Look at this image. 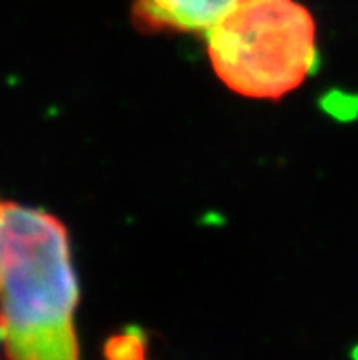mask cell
I'll use <instances>...</instances> for the list:
<instances>
[{"label":"cell","mask_w":358,"mask_h":360,"mask_svg":"<svg viewBox=\"0 0 358 360\" xmlns=\"http://www.w3.org/2000/svg\"><path fill=\"white\" fill-rule=\"evenodd\" d=\"M79 285L68 231L50 212L4 203L0 218V342L8 360H79Z\"/></svg>","instance_id":"1"},{"label":"cell","mask_w":358,"mask_h":360,"mask_svg":"<svg viewBox=\"0 0 358 360\" xmlns=\"http://www.w3.org/2000/svg\"><path fill=\"white\" fill-rule=\"evenodd\" d=\"M214 72L252 99H280L317 70V26L295 0H243L207 32Z\"/></svg>","instance_id":"2"},{"label":"cell","mask_w":358,"mask_h":360,"mask_svg":"<svg viewBox=\"0 0 358 360\" xmlns=\"http://www.w3.org/2000/svg\"><path fill=\"white\" fill-rule=\"evenodd\" d=\"M243 0H132V17L145 32H209Z\"/></svg>","instance_id":"3"},{"label":"cell","mask_w":358,"mask_h":360,"mask_svg":"<svg viewBox=\"0 0 358 360\" xmlns=\"http://www.w3.org/2000/svg\"><path fill=\"white\" fill-rule=\"evenodd\" d=\"M145 340L143 335L128 329L124 333L115 335L106 342V360H145Z\"/></svg>","instance_id":"4"},{"label":"cell","mask_w":358,"mask_h":360,"mask_svg":"<svg viewBox=\"0 0 358 360\" xmlns=\"http://www.w3.org/2000/svg\"><path fill=\"white\" fill-rule=\"evenodd\" d=\"M2 207H4V203H0V218H2Z\"/></svg>","instance_id":"5"}]
</instances>
